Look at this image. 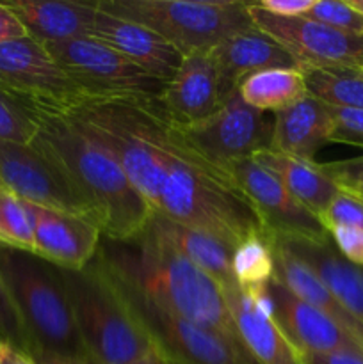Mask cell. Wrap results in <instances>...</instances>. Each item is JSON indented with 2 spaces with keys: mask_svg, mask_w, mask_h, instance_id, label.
Here are the masks:
<instances>
[{
  "mask_svg": "<svg viewBox=\"0 0 363 364\" xmlns=\"http://www.w3.org/2000/svg\"><path fill=\"white\" fill-rule=\"evenodd\" d=\"M28 110L38 124L31 146L95 208L102 237L110 242L139 237L148 226L153 210L112 153L68 114L46 107H28Z\"/></svg>",
  "mask_w": 363,
  "mask_h": 364,
  "instance_id": "cell-1",
  "label": "cell"
},
{
  "mask_svg": "<svg viewBox=\"0 0 363 364\" xmlns=\"http://www.w3.org/2000/svg\"><path fill=\"white\" fill-rule=\"evenodd\" d=\"M60 112L73 117L123 167L152 210L178 151V135L160 98L80 95Z\"/></svg>",
  "mask_w": 363,
  "mask_h": 364,
  "instance_id": "cell-2",
  "label": "cell"
},
{
  "mask_svg": "<svg viewBox=\"0 0 363 364\" xmlns=\"http://www.w3.org/2000/svg\"><path fill=\"white\" fill-rule=\"evenodd\" d=\"M98 256L121 279L160 308L217 331L233 345L246 348L224 301L223 288L148 226L132 240H103Z\"/></svg>",
  "mask_w": 363,
  "mask_h": 364,
  "instance_id": "cell-3",
  "label": "cell"
},
{
  "mask_svg": "<svg viewBox=\"0 0 363 364\" xmlns=\"http://www.w3.org/2000/svg\"><path fill=\"white\" fill-rule=\"evenodd\" d=\"M155 213L210 235L231 251L248 238L263 235L258 217L235 187L230 174L199 159L180 135L177 156L160 192Z\"/></svg>",
  "mask_w": 363,
  "mask_h": 364,
  "instance_id": "cell-4",
  "label": "cell"
},
{
  "mask_svg": "<svg viewBox=\"0 0 363 364\" xmlns=\"http://www.w3.org/2000/svg\"><path fill=\"white\" fill-rule=\"evenodd\" d=\"M0 281L20 320L32 358L89 359L59 267L34 252L0 247Z\"/></svg>",
  "mask_w": 363,
  "mask_h": 364,
  "instance_id": "cell-5",
  "label": "cell"
},
{
  "mask_svg": "<svg viewBox=\"0 0 363 364\" xmlns=\"http://www.w3.org/2000/svg\"><path fill=\"white\" fill-rule=\"evenodd\" d=\"M60 270L78 334L93 363L132 364L155 348L98 255L82 270Z\"/></svg>",
  "mask_w": 363,
  "mask_h": 364,
  "instance_id": "cell-6",
  "label": "cell"
},
{
  "mask_svg": "<svg viewBox=\"0 0 363 364\" xmlns=\"http://www.w3.org/2000/svg\"><path fill=\"white\" fill-rule=\"evenodd\" d=\"M96 7L152 28L184 55L209 50L237 32L255 27L249 2L237 0H100Z\"/></svg>",
  "mask_w": 363,
  "mask_h": 364,
  "instance_id": "cell-7",
  "label": "cell"
},
{
  "mask_svg": "<svg viewBox=\"0 0 363 364\" xmlns=\"http://www.w3.org/2000/svg\"><path fill=\"white\" fill-rule=\"evenodd\" d=\"M84 95L160 98L167 82L93 38L43 45Z\"/></svg>",
  "mask_w": 363,
  "mask_h": 364,
  "instance_id": "cell-8",
  "label": "cell"
},
{
  "mask_svg": "<svg viewBox=\"0 0 363 364\" xmlns=\"http://www.w3.org/2000/svg\"><path fill=\"white\" fill-rule=\"evenodd\" d=\"M109 270L157 348L167 359L180 364H258L246 348L233 345L217 331L160 308L121 279L110 267Z\"/></svg>",
  "mask_w": 363,
  "mask_h": 364,
  "instance_id": "cell-9",
  "label": "cell"
},
{
  "mask_svg": "<svg viewBox=\"0 0 363 364\" xmlns=\"http://www.w3.org/2000/svg\"><path fill=\"white\" fill-rule=\"evenodd\" d=\"M174 128L187 148L223 173L231 164L269 149L273 139V121L265 119L260 110L246 105L238 89L221 103L212 116L187 127L174 124Z\"/></svg>",
  "mask_w": 363,
  "mask_h": 364,
  "instance_id": "cell-10",
  "label": "cell"
},
{
  "mask_svg": "<svg viewBox=\"0 0 363 364\" xmlns=\"http://www.w3.org/2000/svg\"><path fill=\"white\" fill-rule=\"evenodd\" d=\"M226 173L251 205L267 240H331L317 215L302 206L276 176L253 159L231 164Z\"/></svg>",
  "mask_w": 363,
  "mask_h": 364,
  "instance_id": "cell-11",
  "label": "cell"
},
{
  "mask_svg": "<svg viewBox=\"0 0 363 364\" xmlns=\"http://www.w3.org/2000/svg\"><path fill=\"white\" fill-rule=\"evenodd\" d=\"M249 14L253 25L270 36L299 70L363 68V36L335 31L306 16H274L253 2Z\"/></svg>",
  "mask_w": 363,
  "mask_h": 364,
  "instance_id": "cell-12",
  "label": "cell"
},
{
  "mask_svg": "<svg viewBox=\"0 0 363 364\" xmlns=\"http://www.w3.org/2000/svg\"><path fill=\"white\" fill-rule=\"evenodd\" d=\"M0 185L21 201L78 217L100 230L95 208L31 144L0 142Z\"/></svg>",
  "mask_w": 363,
  "mask_h": 364,
  "instance_id": "cell-13",
  "label": "cell"
},
{
  "mask_svg": "<svg viewBox=\"0 0 363 364\" xmlns=\"http://www.w3.org/2000/svg\"><path fill=\"white\" fill-rule=\"evenodd\" d=\"M0 89L27 107L56 110L84 95L31 36L0 45Z\"/></svg>",
  "mask_w": 363,
  "mask_h": 364,
  "instance_id": "cell-14",
  "label": "cell"
},
{
  "mask_svg": "<svg viewBox=\"0 0 363 364\" xmlns=\"http://www.w3.org/2000/svg\"><path fill=\"white\" fill-rule=\"evenodd\" d=\"M25 206L32 220L36 256L64 270H82L96 258L102 231L95 224L31 203Z\"/></svg>",
  "mask_w": 363,
  "mask_h": 364,
  "instance_id": "cell-15",
  "label": "cell"
},
{
  "mask_svg": "<svg viewBox=\"0 0 363 364\" xmlns=\"http://www.w3.org/2000/svg\"><path fill=\"white\" fill-rule=\"evenodd\" d=\"M273 316L299 354L363 350L362 345L322 311L295 297L276 279L269 284Z\"/></svg>",
  "mask_w": 363,
  "mask_h": 364,
  "instance_id": "cell-16",
  "label": "cell"
},
{
  "mask_svg": "<svg viewBox=\"0 0 363 364\" xmlns=\"http://www.w3.org/2000/svg\"><path fill=\"white\" fill-rule=\"evenodd\" d=\"M242 345L258 364H302L299 352L292 347L273 316L269 288L244 295L238 287L223 290Z\"/></svg>",
  "mask_w": 363,
  "mask_h": 364,
  "instance_id": "cell-17",
  "label": "cell"
},
{
  "mask_svg": "<svg viewBox=\"0 0 363 364\" xmlns=\"http://www.w3.org/2000/svg\"><path fill=\"white\" fill-rule=\"evenodd\" d=\"M89 38L116 50L159 80L169 82L184 60V53L167 39L135 21L102 13L96 7Z\"/></svg>",
  "mask_w": 363,
  "mask_h": 364,
  "instance_id": "cell-18",
  "label": "cell"
},
{
  "mask_svg": "<svg viewBox=\"0 0 363 364\" xmlns=\"http://www.w3.org/2000/svg\"><path fill=\"white\" fill-rule=\"evenodd\" d=\"M206 53L216 66L223 102L237 91L249 75L274 68H298L292 57L270 36L256 27L223 39L206 50Z\"/></svg>",
  "mask_w": 363,
  "mask_h": 364,
  "instance_id": "cell-19",
  "label": "cell"
},
{
  "mask_svg": "<svg viewBox=\"0 0 363 364\" xmlns=\"http://www.w3.org/2000/svg\"><path fill=\"white\" fill-rule=\"evenodd\" d=\"M164 110L173 124L187 127L212 116L223 100L217 71L206 50L187 53L180 68L160 96Z\"/></svg>",
  "mask_w": 363,
  "mask_h": 364,
  "instance_id": "cell-20",
  "label": "cell"
},
{
  "mask_svg": "<svg viewBox=\"0 0 363 364\" xmlns=\"http://www.w3.org/2000/svg\"><path fill=\"white\" fill-rule=\"evenodd\" d=\"M333 117L330 107L306 95L294 105L274 112L270 148L294 159L315 162V155L331 142Z\"/></svg>",
  "mask_w": 363,
  "mask_h": 364,
  "instance_id": "cell-21",
  "label": "cell"
},
{
  "mask_svg": "<svg viewBox=\"0 0 363 364\" xmlns=\"http://www.w3.org/2000/svg\"><path fill=\"white\" fill-rule=\"evenodd\" d=\"M283 244L292 255L306 263L320 277L337 301L363 323V269L352 265L335 247L333 240H283L270 238Z\"/></svg>",
  "mask_w": 363,
  "mask_h": 364,
  "instance_id": "cell-22",
  "label": "cell"
},
{
  "mask_svg": "<svg viewBox=\"0 0 363 364\" xmlns=\"http://www.w3.org/2000/svg\"><path fill=\"white\" fill-rule=\"evenodd\" d=\"M6 4L20 18L27 34L41 45L89 38L96 14V2L14 0Z\"/></svg>",
  "mask_w": 363,
  "mask_h": 364,
  "instance_id": "cell-23",
  "label": "cell"
},
{
  "mask_svg": "<svg viewBox=\"0 0 363 364\" xmlns=\"http://www.w3.org/2000/svg\"><path fill=\"white\" fill-rule=\"evenodd\" d=\"M274 255V279L283 284L290 294L305 301L306 304L330 316L345 333L351 334L363 348V323L358 322L333 294L320 281V277L302 259L292 255L278 240H269Z\"/></svg>",
  "mask_w": 363,
  "mask_h": 364,
  "instance_id": "cell-24",
  "label": "cell"
},
{
  "mask_svg": "<svg viewBox=\"0 0 363 364\" xmlns=\"http://www.w3.org/2000/svg\"><path fill=\"white\" fill-rule=\"evenodd\" d=\"M148 228L157 237L167 242L174 251L187 258L192 265H196L201 272L212 277L223 290L237 287L233 270H231L233 251L221 244L219 240L180 223H174V220L155 212L149 219Z\"/></svg>",
  "mask_w": 363,
  "mask_h": 364,
  "instance_id": "cell-25",
  "label": "cell"
},
{
  "mask_svg": "<svg viewBox=\"0 0 363 364\" xmlns=\"http://www.w3.org/2000/svg\"><path fill=\"white\" fill-rule=\"evenodd\" d=\"M251 159L276 176L302 206L317 215V219L340 192L317 162L294 159L274 149H262Z\"/></svg>",
  "mask_w": 363,
  "mask_h": 364,
  "instance_id": "cell-26",
  "label": "cell"
},
{
  "mask_svg": "<svg viewBox=\"0 0 363 364\" xmlns=\"http://www.w3.org/2000/svg\"><path fill=\"white\" fill-rule=\"evenodd\" d=\"M238 95L246 105L260 112H278L298 103L308 91L299 68H274L249 75L238 85Z\"/></svg>",
  "mask_w": 363,
  "mask_h": 364,
  "instance_id": "cell-27",
  "label": "cell"
},
{
  "mask_svg": "<svg viewBox=\"0 0 363 364\" xmlns=\"http://www.w3.org/2000/svg\"><path fill=\"white\" fill-rule=\"evenodd\" d=\"M306 91L327 107L363 110V68H305Z\"/></svg>",
  "mask_w": 363,
  "mask_h": 364,
  "instance_id": "cell-28",
  "label": "cell"
},
{
  "mask_svg": "<svg viewBox=\"0 0 363 364\" xmlns=\"http://www.w3.org/2000/svg\"><path fill=\"white\" fill-rule=\"evenodd\" d=\"M235 283L244 295L267 290L274 279V255L270 242L255 235L242 242L231 256Z\"/></svg>",
  "mask_w": 363,
  "mask_h": 364,
  "instance_id": "cell-29",
  "label": "cell"
},
{
  "mask_svg": "<svg viewBox=\"0 0 363 364\" xmlns=\"http://www.w3.org/2000/svg\"><path fill=\"white\" fill-rule=\"evenodd\" d=\"M0 247L34 252V233L27 206L6 188H0Z\"/></svg>",
  "mask_w": 363,
  "mask_h": 364,
  "instance_id": "cell-30",
  "label": "cell"
},
{
  "mask_svg": "<svg viewBox=\"0 0 363 364\" xmlns=\"http://www.w3.org/2000/svg\"><path fill=\"white\" fill-rule=\"evenodd\" d=\"M36 134L38 124L28 107L0 89V142L28 146Z\"/></svg>",
  "mask_w": 363,
  "mask_h": 364,
  "instance_id": "cell-31",
  "label": "cell"
},
{
  "mask_svg": "<svg viewBox=\"0 0 363 364\" xmlns=\"http://www.w3.org/2000/svg\"><path fill=\"white\" fill-rule=\"evenodd\" d=\"M310 20L327 25L335 31L347 32V34L363 36V16L352 9L347 2L338 0H315L305 14Z\"/></svg>",
  "mask_w": 363,
  "mask_h": 364,
  "instance_id": "cell-32",
  "label": "cell"
},
{
  "mask_svg": "<svg viewBox=\"0 0 363 364\" xmlns=\"http://www.w3.org/2000/svg\"><path fill=\"white\" fill-rule=\"evenodd\" d=\"M319 220L327 233L338 228H363V203L345 192H338L320 213Z\"/></svg>",
  "mask_w": 363,
  "mask_h": 364,
  "instance_id": "cell-33",
  "label": "cell"
},
{
  "mask_svg": "<svg viewBox=\"0 0 363 364\" xmlns=\"http://www.w3.org/2000/svg\"><path fill=\"white\" fill-rule=\"evenodd\" d=\"M319 166L324 174L337 185L338 191L363 203V156L335 160Z\"/></svg>",
  "mask_w": 363,
  "mask_h": 364,
  "instance_id": "cell-34",
  "label": "cell"
},
{
  "mask_svg": "<svg viewBox=\"0 0 363 364\" xmlns=\"http://www.w3.org/2000/svg\"><path fill=\"white\" fill-rule=\"evenodd\" d=\"M333 117L331 142L363 148V110L330 107Z\"/></svg>",
  "mask_w": 363,
  "mask_h": 364,
  "instance_id": "cell-35",
  "label": "cell"
},
{
  "mask_svg": "<svg viewBox=\"0 0 363 364\" xmlns=\"http://www.w3.org/2000/svg\"><path fill=\"white\" fill-rule=\"evenodd\" d=\"M330 237L347 262L363 269V228H338Z\"/></svg>",
  "mask_w": 363,
  "mask_h": 364,
  "instance_id": "cell-36",
  "label": "cell"
},
{
  "mask_svg": "<svg viewBox=\"0 0 363 364\" xmlns=\"http://www.w3.org/2000/svg\"><path fill=\"white\" fill-rule=\"evenodd\" d=\"M0 340L11 341V343L27 350L23 329H21L20 320L14 313V308L11 304L9 297H7L6 290H4L2 281H0Z\"/></svg>",
  "mask_w": 363,
  "mask_h": 364,
  "instance_id": "cell-37",
  "label": "cell"
},
{
  "mask_svg": "<svg viewBox=\"0 0 363 364\" xmlns=\"http://www.w3.org/2000/svg\"><path fill=\"white\" fill-rule=\"evenodd\" d=\"M315 0H262L256 6L265 13L281 18L305 16Z\"/></svg>",
  "mask_w": 363,
  "mask_h": 364,
  "instance_id": "cell-38",
  "label": "cell"
},
{
  "mask_svg": "<svg viewBox=\"0 0 363 364\" xmlns=\"http://www.w3.org/2000/svg\"><path fill=\"white\" fill-rule=\"evenodd\" d=\"M302 364H363V350H337L326 354H299Z\"/></svg>",
  "mask_w": 363,
  "mask_h": 364,
  "instance_id": "cell-39",
  "label": "cell"
},
{
  "mask_svg": "<svg viewBox=\"0 0 363 364\" xmlns=\"http://www.w3.org/2000/svg\"><path fill=\"white\" fill-rule=\"evenodd\" d=\"M25 36L28 34L25 31L23 23L20 21V18L11 11V7L6 2L0 4V45L25 38Z\"/></svg>",
  "mask_w": 363,
  "mask_h": 364,
  "instance_id": "cell-40",
  "label": "cell"
},
{
  "mask_svg": "<svg viewBox=\"0 0 363 364\" xmlns=\"http://www.w3.org/2000/svg\"><path fill=\"white\" fill-rule=\"evenodd\" d=\"M0 364H38L31 354L11 341L0 340Z\"/></svg>",
  "mask_w": 363,
  "mask_h": 364,
  "instance_id": "cell-41",
  "label": "cell"
},
{
  "mask_svg": "<svg viewBox=\"0 0 363 364\" xmlns=\"http://www.w3.org/2000/svg\"><path fill=\"white\" fill-rule=\"evenodd\" d=\"M34 361L38 364H96L89 359H66L56 358V355H36Z\"/></svg>",
  "mask_w": 363,
  "mask_h": 364,
  "instance_id": "cell-42",
  "label": "cell"
},
{
  "mask_svg": "<svg viewBox=\"0 0 363 364\" xmlns=\"http://www.w3.org/2000/svg\"><path fill=\"white\" fill-rule=\"evenodd\" d=\"M132 364H167V363H166V358H164L162 352H160L155 345V348H153L149 354H146L144 358L139 359V361H135Z\"/></svg>",
  "mask_w": 363,
  "mask_h": 364,
  "instance_id": "cell-43",
  "label": "cell"
},
{
  "mask_svg": "<svg viewBox=\"0 0 363 364\" xmlns=\"http://www.w3.org/2000/svg\"><path fill=\"white\" fill-rule=\"evenodd\" d=\"M347 4L352 7V9L358 11V13L363 16V0H349Z\"/></svg>",
  "mask_w": 363,
  "mask_h": 364,
  "instance_id": "cell-44",
  "label": "cell"
},
{
  "mask_svg": "<svg viewBox=\"0 0 363 364\" xmlns=\"http://www.w3.org/2000/svg\"><path fill=\"white\" fill-rule=\"evenodd\" d=\"M164 358H166V355H164ZM166 363L167 364H180V363H177V361H171V359H167V358H166Z\"/></svg>",
  "mask_w": 363,
  "mask_h": 364,
  "instance_id": "cell-45",
  "label": "cell"
},
{
  "mask_svg": "<svg viewBox=\"0 0 363 364\" xmlns=\"http://www.w3.org/2000/svg\"><path fill=\"white\" fill-rule=\"evenodd\" d=\"M0 188H2V185H0Z\"/></svg>",
  "mask_w": 363,
  "mask_h": 364,
  "instance_id": "cell-46",
  "label": "cell"
}]
</instances>
